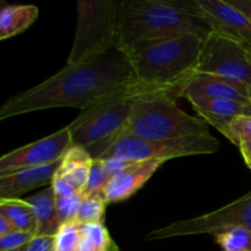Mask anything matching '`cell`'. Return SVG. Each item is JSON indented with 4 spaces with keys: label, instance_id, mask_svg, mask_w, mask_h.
Wrapping results in <instances>:
<instances>
[{
    "label": "cell",
    "instance_id": "836d02e7",
    "mask_svg": "<svg viewBox=\"0 0 251 251\" xmlns=\"http://www.w3.org/2000/svg\"><path fill=\"white\" fill-rule=\"evenodd\" d=\"M243 114L244 115H249V117H251V103H249V104H247L244 107V112H243Z\"/></svg>",
    "mask_w": 251,
    "mask_h": 251
},
{
    "label": "cell",
    "instance_id": "ffe728a7",
    "mask_svg": "<svg viewBox=\"0 0 251 251\" xmlns=\"http://www.w3.org/2000/svg\"><path fill=\"white\" fill-rule=\"evenodd\" d=\"M105 206H107V201L103 194L82 195L76 223L86 225V223L104 222Z\"/></svg>",
    "mask_w": 251,
    "mask_h": 251
},
{
    "label": "cell",
    "instance_id": "83f0119b",
    "mask_svg": "<svg viewBox=\"0 0 251 251\" xmlns=\"http://www.w3.org/2000/svg\"><path fill=\"white\" fill-rule=\"evenodd\" d=\"M51 186H53V190L55 193L56 198H69V196H73L78 194L60 174H58L56 172L55 176H54V180L51 183Z\"/></svg>",
    "mask_w": 251,
    "mask_h": 251
},
{
    "label": "cell",
    "instance_id": "7a4b0ae2",
    "mask_svg": "<svg viewBox=\"0 0 251 251\" xmlns=\"http://www.w3.org/2000/svg\"><path fill=\"white\" fill-rule=\"evenodd\" d=\"M212 31L198 0H124L118 6L119 49L136 42L184 34L205 39Z\"/></svg>",
    "mask_w": 251,
    "mask_h": 251
},
{
    "label": "cell",
    "instance_id": "30bf717a",
    "mask_svg": "<svg viewBox=\"0 0 251 251\" xmlns=\"http://www.w3.org/2000/svg\"><path fill=\"white\" fill-rule=\"evenodd\" d=\"M71 146L70 131L65 126L54 134L4 154L0 158V176L55 163L63 159Z\"/></svg>",
    "mask_w": 251,
    "mask_h": 251
},
{
    "label": "cell",
    "instance_id": "277c9868",
    "mask_svg": "<svg viewBox=\"0 0 251 251\" xmlns=\"http://www.w3.org/2000/svg\"><path fill=\"white\" fill-rule=\"evenodd\" d=\"M203 38L196 34L141 41L122 49L135 76L149 85L181 88L195 74Z\"/></svg>",
    "mask_w": 251,
    "mask_h": 251
},
{
    "label": "cell",
    "instance_id": "e575fe53",
    "mask_svg": "<svg viewBox=\"0 0 251 251\" xmlns=\"http://www.w3.org/2000/svg\"><path fill=\"white\" fill-rule=\"evenodd\" d=\"M29 245V244H28ZM28 245H25V247H21V248H16V249H10V250H5V251H27V248H28Z\"/></svg>",
    "mask_w": 251,
    "mask_h": 251
},
{
    "label": "cell",
    "instance_id": "5b68a950",
    "mask_svg": "<svg viewBox=\"0 0 251 251\" xmlns=\"http://www.w3.org/2000/svg\"><path fill=\"white\" fill-rule=\"evenodd\" d=\"M173 95L147 96L139 100L123 132L147 140L184 139L210 134L207 123L201 118L186 114L176 105Z\"/></svg>",
    "mask_w": 251,
    "mask_h": 251
},
{
    "label": "cell",
    "instance_id": "8992f818",
    "mask_svg": "<svg viewBox=\"0 0 251 251\" xmlns=\"http://www.w3.org/2000/svg\"><path fill=\"white\" fill-rule=\"evenodd\" d=\"M118 6L113 0L77 1V25L66 65L82 63L119 48Z\"/></svg>",
    "mask_w": 251,
    "mask_h": 251
},
{
    "label": "cell",
    "instance_id": "d4e9b609",
    "mask_svg": "<svg viewBox=\"0 0 251 251\" xmlns=\"http://www.w3.org/2000/svg\"><path fill=\"white\" fill-rule=\"evenodd\" d=\"M110 178L112 176L105 171L103 162L100 159H93L87 185H86L82 195H86V194H103Z\"/></svg>",
    "mask_w": 251,
    "mask_h": 251
},
{
    "label": "cell",
    "instance_id": "484cf974",
    "mask_svg": "<svg viewBox=\"0 0 251 251\" xmlns=\"http://www.w3.org/2000/svg\"><path fill=\"white\" fill-rule=\"evenodd\" d=\"M82 194L69 196V198H56V211L60 225L76 222L80 210Z\"/></svg>",
    "mask_w": 251,
    "mask_h": 251
},
{
    "label": "cell",
    "instance_id": "f1b7e54d",
    "mask_svg": "<svg viewBox=\"0 0 251 251\" xmlns=\"http://www.w3.org/2000/svg\"><path fill=\"white\" fill-rule=\"evenodd\" d=\"M103 162V166H104L105 171L108 172L110 176H113L114 174H117L118 172H120L122 169L126 168L127 166H130L131 163H134L132 161H127V159L119 158V157H109V158L100 159Z\"/></svg>",
    "mask_w": 251,
    "mask_h": 251
},
{
    "label": "cell",
    "instance_id": "52a82bcc",
    "mask_svg": "<svg viewBox=\"0 0 251 251\" xmlns=\"http://www.w3.org/2000/svg\"><path fill=\"white\" fill-rule=\"evenodd\" d=\"M220 150V141L211 134L189 136L184 139L147 141L122 132L110 144L100 159L119 157L132 162L164 161L195 154L215 153Z\"/></svg>",
    "mask_w": 251,
    "mask_h": 251
},
{
    "label": "cell",
    "instance_id": "9a60e30c",
    "mask_svg": "<svg viewBox=\"0 0 251 251\" xmlns=\"http://www.w3.org/2000/svg\"><path fill=\"white\" fill-rule=\"evenodd\" d=\"M189 102L191 103L199 117L205 120L208 125L216 127L221 134H223L226 127L234 118L243 115L244 107L247 105L235 100H208V98H199Z\"/></svg>",
    "mask_w": 251,
    "mask_h": 251
},
{
    "label": "cell",
    "instance_id": "4316f807",
    "mask_svg": "<svg viewBox=\"0 0 251 251\" xmlns=\"http://www.w3.org/2000/svg\"><path fill=\"white\" fill-rule=\"evenodd\" d=\"M37 235L32 232L12 230L4 237H0V251L16 249V248L28 245Z\"/></svg>",
    "mask_w": 251,
    "mask_h": 251
},
{
    "label": "cell",
    "instance_id": "d6a6232c",
    "mask_svg": "<svg viewBox=\"0 0 251 251\" xmlns=\"http://www.w3.org/2000/svg\"><path fill=\"white\" fill-rule=\"evenodd\" d=\"M12 230H16L12 223L5 216L0 215V237H4L7 233L12 232Z\"/></svg>",
    "mask_w": 251,
    "mask_h": 251
},
{
    "label": "cell",
    "instance_id": "ba28073f",
    "mask_svg": "<svg viewBox=\"0 0 251 251\" xmlns=\"http://www.w3.org/2000/svg\"><path fill=\"white\" fill-rule=\"evenodd\" d=\"M195 74L218 76L251 87V59L244 46L212 31L203 39Z\"/></svg>",
    "mask_w": 251,
    "mask_h": 251
},
{
    "label": "cell",
    "instance_id": "3957f363",
    "mask_svg": "<svg viewBox=\"0 0 251 251\" xmlns=\"http://www.w3.org/2000/svg\"><path fill=\"white\" fill-rule=\"evenodd\" d=\"M161 93L180 97V91L176 88L149 85L137 80L97 100L81 110L68 125L73 146L83 147L93 159H100L124 131L139 100Z\"/></svg>",
    "mask_w": 251,
    "mask_h": 251
},
{
    "label": "cell",
    "instance_id": "2e32d148",
    "mask_svg": "<svg viewBox=\"0 0 251 251\" xmlns=\"http://www.w3.org/2000/svg\"><path fill=\"white\" fill-rule=\"evenodd\" d=\"M93 158L83 147L71 146L61 159L60 174L78 194H83L91 173Z\"/></svg>",
    "mask_w": 251,
    "mask_h": 251
},
{
    "label": "cell",
    "instance_id": "ac0fdd59",
    "mask_svg": "<svg viewBox=\"0 0 251 251\" xmlns=\"http://www.w3.org/2000/svg\"><path fill=\"white\" fill-rule=\"evenodd\" d=\"M38 7L34 5H7L0 11V39L17 36L37 20Z\"/></svg>",
    "mask_w": 251,
    "mask_h": 251
},
{
    "label": "cell",
    "instance_id": "7c38bea8",
    "mask_svg": "<svg viewBox=\"0 0 251 251\" xmlns=\"http://www.w3.org/2000/svg\"><path fill=\"white\" fill-rule=\"evenodd\" d=\"M249 86L235 81L226 80L206 74H194L183 86L180 97L188 100L208 98V100H229L249 104Z\"/></svg>",
    "mask_w": 251,
    "mask_h": 251
},
{
    "label": "cell",
    "instance_id": "cb8c5ba5",
    "mask_svg": "<svg viewBox=\"0 0 251 251\" xmlns=\"http://www.w3.org/2000/svg\"><path fill=\"white\" fill-rule=\"evenodd\" d=\"M223 135L238 147L242 142L251 141V117L243 114L234 118L225 129Z\"/></svg>",
    "mask_w": 251,
    "mask_h": 251
},
{
    "label": "cell",
    "instance_id": "1f68e13d",
    "mask_svg": "<svg viewBox=\"0 0 251 251\" xmlns=\"http://www.w3.org/2000/svg\"><path fill=\"white\" fill-rule=\"evenodd\" d=\"M240 152L247 166L251 169V141H244L239 145Z\"/></svg>",
    "mask_w": 251,
    "mask_h": 251
},
{
    "label": "cell",
    "instance_id": "44dd1931",
    "mask_svg": "<svg viewBox=\"0 0 251 251\" xmlns=\"http://www.w3.org/2000/svg\"><path fill=\"white\" fill-rule=\"evenodd\" d=\"M223 251H251V230L245 227H230L215 234Z\"/></svg>",
    "mask_w": 251,
    "mask_h": 251
},
{
    "label": "cell",
    "instance_id": "d6986e66",
    "mask_svg": "<svg viewBox=\"0 0 251 251\" xmlns=\"http://www.w3.org/2000/svg\"><path fill=\"white\" fill-rule=\"evenodd\" d=\"M0 215L5 216L16 230L32 232L37 235V221L33 208L21 199H1Z\"/></svg>",
    "mask_w": 251,
    "mask_h": 251
},
{
    "label": "cell",
    "instance_id": "5bb4252c",
    "mask_svg": "<svg viewBox=\"0 0 251 251\" xmlns=\"http://www.w3.org/2000/svg\"><path fill=\"white\" fill-rule=\"evenodd\" d=\"M60 164L61 161H59L48 166L21 169L0 176V200L20 199V196L39 186H50Z\"/></svg>",
    "mask_w": 251,
    "mask_h": 251
},
{
    "label": "cell",
    "instance_id": "8d00e7d4",
    "mask_svg": "<svg viewBox=\"0 0 251 251\" xmlns=\"http://www.w3.org/2000/svg\"><path fill=\"white\" fill-rule=\"evenodd\" d=\"M247 50H248V54H249V56H250V59H251V49H248L247 48Z\"/></svg>",
    "mask_w": 251,
    "mask_h": 251
},
{
    "label": "cell",
    "instance_id": "8fae6325",
    "mask_svg": "<svg viewBox=\"0 0 251 251\" xmlns=\"http://www.w3.org/2000/svg\"><path fill=\"white\" fill-rule=\"evenodd\" d=\"M203 17L215 32L251 49V21L228 0H198Z\"/></svg>",
    "mask_w": 251,
    "mask_h": 251
},
{
    "label": "cell",
    "instance_id": "e0dca14e",
    "mask_svg": "<svg viewBox=\"0 0 251 251\" xmlns=\"http://www.w3.org/2000/svg\"><path fill=\"white\" fill-rule=\"evenodd\" d=\"M33 208L37 221V235H54L60 228V221L56 211V196L53 186H47L31 198L25 199Z\"/></svg>",
    "mask_w": 251,
    "mask_h": 251
},
{
    "label": "cell",
    "instance_id": "7402d4cb",
    "mask_svg": "<svg viewBox=\"0 0 251 251\" xmlns=\"http://www.w3.org/2000/svg\"><path fill=\"white\" fill-rule=\"evenodd\" d=\"M78 227L81 235L92 244L95 251H120L103 222L86 223Z\"/></svg>",
    "mask_w": 251,
    "mask_h": 251
},
{
    "label": "cell",
    "instance_id": "4fadbf2b",
    "mask_svg": "<svg viewBox=\"0 0 251 251\" xmlns=\"http://www.w3.org/2000/svg\"><path fill=\"white\" fill-rule=\"evenodd\" d=\"M164 161L134 162L110 178L103 195L107 203L126 200L136 194L157 172Z\"/></svg>",
    "mask_w": 251,
    "mask_h": 251
},
{
    "label": "cell",
    "instance_id": "4dcf8cb0",
    "mask_svg": "<svg viewBox=\"0 0 251 251\" xmlns=\"http://www.w3.org/2000/svg\"><path fill=\"white\" fill-rule=\"evenodd\" d=\"M230 4L243 12L251 21V0H228Z\"/></svg>",
    "mask_w": 251,
    "mask_h": 251
},
{
    "label": "cell",
    "instance_id": "603a6c76",
    "mask_svg": "<svg viewBox=\"0 0 251 251\" xmlns=\"http://www.w3.org/2000/svg\"><path fill=\"white\" fill-rule=\"evenodd\" d=\"M80 227L76 222L61 225L54 235L53 251H77L80 243Z\"/></svg>",
    "mask_w": 251,
    "mask_h": 251
},
{
    "label": "cell",
    "instance_id": "6da1fadb",
    "mask_svg": "<svg viewBox=\"0 0 251 251\" xmlns=\"http://www.w3.org/2000/svg\"><path fill=\"white\" fill-rule=\"evenodd\" d=\"M137 81L126 53L117 48L82 63L66 65L34 87L9 98L0 120L51 108L83 110L105 96Z\"/></svg>",
    "mask_w": 251,
    "mask_h": 251
},
{
    "label": "cell",
    "instance_id": "d590c367",
    "mask_svg": "<svg viewBox=\"0 0 251 251\" xmlns=\"http://www.w3.org/2000/svg\"><path fill=\"white\" fill-rule=\"evenodd\" d=\"M249 100H250V103H251V87L249 88Z\"/></svg>",
    "mask_w": 251,
    "mask_h": 251
},
{
    "label": "cell",
    "instance_id": "f546056e",
    "mask_svg": "<svg viewBox=\"0 0 251 251\" xmlns=\"http://www.w3.org/2000/svg\"><path fill=\"white\" fill-rule=\"evenodd\" d=\"M54 237L50 235H37L29 243L27 251H53Z\"/></svg>",
    "mask_w": 251,
    "mask_h": 251
},
{
    "label": "cell",
    "instance_id": "9c48e42d",
    "mask_svg": "<svg viewBox=\"0 0 251 251\" xmlns=\"http://www.w3.org/2000/svg\"><path fill=\"white\" fill-rule=\"evenodd\" d=\"M230 227H245L251 230V191L238 200L199 217L183 220L154 229L146 240H159L184 235L212 234Z\"/></svg>",
    "mask_w": 251,
    "mask_h": 251
}]
</instances>
